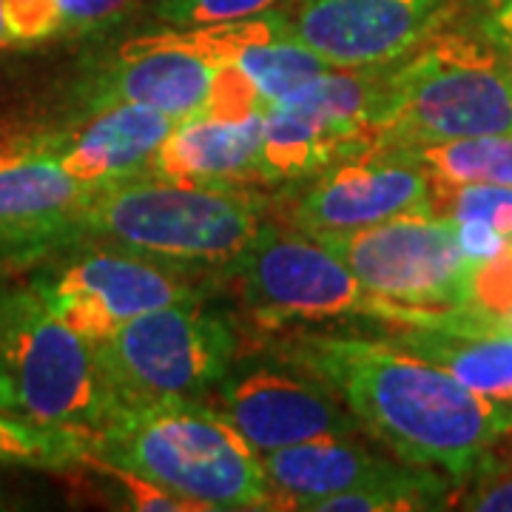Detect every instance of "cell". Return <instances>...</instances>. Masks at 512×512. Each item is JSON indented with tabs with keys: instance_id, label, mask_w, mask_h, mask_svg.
Wrapping results in <instances>:
<instances>
[{
	"instance_id": "obj_25",
	"label": "cell",
	"mask_w": 512,
	"mask_h": 512,
	"mask_svg": "<svg viewBox=\"0 0 512 512\" xmlns=\"http://www.w3.org/2000/svg\"><path fill=\"white\" fill-rule=\"evenodd\" d=\"M467 311L476 316L478 325L512 328V242L473 265Z\"/></svg>"
},
{
	"instance_id": "obj_29",
	"label": "cell",
	"mask_w": 512,
	"mask_h": 512,
	"mask_svg": "<svg viewBox=\"0 0 512 512\" xmlns=\"http://www.w3.org/2000/svg\"><path fill=\"white\" fill-rule=\"evenodd\" d=\"M6 49H32L63 35L57 0H3Z\"/></svg>"
},
{
	"instance_id": "obj_18",
	"label": "cell",
	"mask_w": 512,
	"mask_h": 512,
	"mask_svg": "<svg viewBox=\"0 0 512 512\" xmlns=\"http://www.w3.org/2000/svg\"><path fill=\"white\" fill-rule=\"evenodd\" d=\"M276 493V510H305L311 501L345 493L393 473L399 461L376 458L353 436H330L262 453Z\"/></svg>"
},
{
	"instance_id": "obj_26",
	"label": "cell",
	"mask_w": 512,
	"mask_h": 512,
	"mask_svg": "<svg viewBox=\"0 0 512 512\" xmlns=\"http://www.w3.org/2000/svg\"><path fill=\"white\" fill-rule=\"evenodd\" d=\"M83 467H92L94 473L100 478L111 481L117 490H120V498L126 501L128 510H146V512H205L197 504V501H188L180 493L168 490L157 481H148L146 476L134 473V470H126L120 464H111V461H103L97 456H86V464Z\"/></svg>"
},
{
	"instance_id": "obj_12",
	"label": "cell",
	"mask_w": 512,
	"mask_h": 512,
	"mask_svg": "<svg viewBox=\"0 0 512 512\" xmlns=\"http://www.w3.org/2000/svg\"><path fill=\"white\" fill-rule=\"evenodd\" d=\"M217 66L194 29H168L123 43L74 83L72 100L80 111L137 103L185 120L205 109Z\"/></svg>"
},
{
	"instance_id": "obj_9",
	"label": "cell",
	"mask_w": 512,
	"mask_h": 512,
	"mask_svg": "<svg viewBox=\"0 0 512 512\" xmlns=\"http://www.w3.org/2000/svg\"><path fill=\"white\" fill-rule=\"evenodd\" d=\"M387 66L328 69L262 109L256 183H302L336 160L370 151Z\"/></svg>"
},
{
	"instance_id": "obj_31",
	"label": "cell",
	"mask_w": 512,
	"mask_h": 512,
	"mask_svg": "<svg viewBox=\"0 0 512 512\" xmlns=\"http://www.w3.org/2000/svg\"><path fill=\"white\" fill-rule=\"evenodd\" d=\"M63 12V35H86L106 26L128 6V0H57Z\"/></svg>"
},
{
	"instance_id": "obj_36",
	"label": "cell",
	"mask_w": 512,
	"mask_h": 512,
	"mask_svg": "<svg viewBox=\"0 0 512 512\" xmlns=\"http://www.w3.org/2000/svg\"><path fill=\"white\" fill-rule=\"evenodd\" d=\"M0 49H6V32H3V0H0Z\"/></svg>"
},
{
	"instance_id": "obj_2",
	"label": "cell",
	"mask_w": 512,
	"mask_h": 512,
	"mask_svg": "<svg viewBox=\"0 0 512 512\" xmlns=\"http://www.w3.org/2000/svg\"><path fill=\"white\" fill-rule=\"evenodd\" d=\"M89 444V456L157 481L205 512L276 510L262 453L202 399L120 404Z\"/></svg>"
},
{
	"instance_id": "obj_5",
	"label": "cell",
	"mask_w": 512,
	"mask_h": 512,
	"mask_svg": "<svg viewBox=\"0 0 512 512\" xmlns=\"http://www.w3.org/2000/svg\"><path fill=\"white\" fill-rule=\"evenodd\" d=\"M0 365L18 413L92 433L117 407L92 342L63 325L32 285L0 291Z\"/></svg>"
},
{
	"instance_id": "obj_8",
	"label": "cell",
	"mask_w": 512,
	"mask_h": 512,
	"mask_svg": "<svg viewBox=\"0 0 512 512\" xmlns=\"http://www.w3.org/2000/svg\"><path fill=\"white\" fill-rule=\"evenodd\" d=\"M94 350L117 407L202 399L234 365L237 336L217 313L185 302L131 319Z\"/></svg>"
},
{
	"instance_id": "obj_11",
	"label": "cell",
	"mask_w": 512,
	"mask_h": 512,
	"mask_svg": "<svg viewBox=\"0 0 512 512\" xmlns=\"http://www.w3.org/2000/svg\"><path fill=\"white\" fill-rule=\"evenodd\" d=\"M416 211H433V180L402 151H365L336 160L302 180L282 208L293 231L313 239Z\"/></svg>"
},
{
	"instance_id": "obj_17",
	"label": "cell",
	"mask_w": 512,
	"mask_h": 512,
	"mask_svg": "<svg viewBox=\"0 0 512 512\" xmlns=\"http://www.w3.org/2000/svg\"><path fill=\"white\" fill-rule=\"evenodd\" d=\"M259 146L262 111L248 120H222L200 111L177 120L157 148L148 174L183 183L251 185L256 183Z\"/></svg>"
},
{
	"instance_id": "obj_23",
	"label": "cell",
	"mask_w": 512,
	"mask_h": 512,
	"mask_svg": "<svg viewBox=\"0 0 512 512\" xmlns=\"http://www.w3.org/2000/svg\"><path fill=\"white\" fill-rule=\"evenodd\" d=\"M92 453L89 433L37 424L20 413L0 410V464L66 473L83 467Z\"/></svg>"
},
{
	"instance_id": "obj_10",
	"label": "cell",
	"mask_w": 512,
	"mask_h": 512,
	"mask_svg": "<svg viewBox=\"0 0 512 512\" xmlns=\"http://www.w3.org/2000/svg\"><path fill=\"white\" fill-rule=\"evenodd\" d=\"M29 285L63 325L92 345L148 311L200 302L180 265L120 248L72 256L32 276Z\"/></svg>"
},
{
	"instance_id": "obj_34",
	"label": "cell",
	"mask_w": 512,
	"mask_h": 512,
	"mask_svg": "<svg viewBox=\"0 0 512 512\" xmlns=\"http://www.w3.org/2000/svg\"><path fill=\"white\" fill-rule=\"evenodd\" d=\"M490 453H493V456H498V458H504V461H510V464H512V424L507 427V433H504L501 439L495 441V447L490 450Z\"/></svg>"
},
{
	"instance_id": "obj_16",
	"label": "cell",
	"mask_w": 512,
	"mask_h": 512,
	"mask_svg": "<svg viewBox=\"0 0 512 512\" xmlns=\"http://www.w3.org/2000/svg\"><path fill=\"white\" fill-rule=\"evenodd\" d=\"M174 126L177 120L163 111L114 103L80 111L69 126L43 131L29 140L46 148L77 183L97 191L148 174L157 148Z\"/></svg>"
},
{
	"instance_id": "obj_14",
	"label": "cell",
	"mask_w": 512,
	"mask_h": 512,
	"mask_svg": "<svg viewBox=\"0 0 512 512\" xmlns=\"http://www.w3.org/2000/svg\"><path fill=\"white\" fill-rule=\"evenodd\" d=\"M211 393L217 396V410L259 453L330 436H356L362 430L339 396L305 370L231 365Z\"/></svg>"
},
{
	"instance_id": "obj_33",
	"label": "cell",
	"mask_w": 512,
	"mask_h": 512,
	"mask_svg": "<svg viewBox=\"0 0 512 512\" xmlns=\"http://www.w3.org/2000/svg\"><path fill=\"white\" fill-rule=\"evenodd\" d=\"M0 410H9V413H18V402H15V390L12 382L6 376V370L0 365Z\"/></svg>"
},
{
	"instance_id": "obj_21",
	"label": "cell",
	"mask_w": 512,
	"mask_h": 512,
	"mask_svg": "<svg viewBox=\"0 0 512 512\" xmlns=\"http://www.w3.org/2000/svg\"><path fill=\"white\" fill-rule=\"evenodd\" d=\"M399 151L419 163L433 183L512 188V131Z\"/></svg>"
},
{
	"instance_id": "obj_19",
	"label": "cell",
	"mask_w": 512,
	"mask_h": 512,
	"mask_svg": "<svg viewBox=\"0 0 512 512\" xmlns=\"http://www.w3.org/2000/svg\"><path fill=\"white\" fill-rule=\"evenodd\" d=\"M393 342L439 365L481 399L512 416V328H404Z\"/></svg>"
},
{
	"instance_id": "obj_32",
	"label": "cell",
	"mask_w": 512,
	"mask_h": 512,
	"mask_svg": "<svg viewBox=\"0 0 512 512\" xmlns=\"http://www.w3.org/2000/svg\"><path fill=\"white\" fill-rule=\"evenodd\" d=\"M481 23H484V29L493 35L512 86V9H504V6L487 9V6H484V18H481Z\"/></svg>"
},
{
	"instance_id": "obj_27",
	"label": "cell",
	"mask_w": 512,
	"mask_h": 512,
	"mask_svg": "<svg viewBox=\"0 0 512 512\" xmlns=\"http://www.w3.org/2000/svg\"><path fill=\"white\" fill-rule=\"evenodd\" d=\"M279 0H157L154 18L168 29H194L211 23H231V20L256 18L271 12Z\"/></svg>"
},
{
	"instance_id": "obj_15",
	"label": "cell",
	"mask_w": 512,
	"mask_h": 512,
	"mask_svg": "<svg viewBox=\"0 0 512 512\" xmlns=\"http://www.w3.org/2000/svg\"><path fill=\"white\" fill-rule=\"evenodd\" d=\"M450 0H299L291 35L333 69H373L404 57L444 15Z\"/></svg>"
},
{
	"instance_id": "obj_24",
	"label": "cell",
	"mask_w": 512,
	"mask_h": 512,
	"mask_svg": "<svg viewBox=\"0 0 512 512\" xmlns=\"http://www.w3.org/2000/svg\"><path fill=\"white\" fill-rule=\"evenodd\" d=\"M433 214L453 225H481L512 242V188L433 183Z\"/></svg>"
},
{
	"instance_id": "obj_28",
	"label": "cell",
	"mask_w": 512,
	"mask_h": 512,
	"mask_svg": "<svg viewBox=\"0 0 512 512\" xmlns=\"http://www.w3.org/2000/svg\"><path fill=\"white\" fill-rule=\"evenodd\" d=\"M453 507L467 512H512V464L487 456L467 478L456 484Z\"/></svg>"
},
{
	"instance_id": "obj_1",
	"label": "cell",
	"mask_w": 512,
	"mask_h": 512,
	"mask_svg": "<svg viewBox=\"0 0 512 512\" xmlns=\"http://www.w3.org/2000/svg\"><path fill=\"white\" fill-rule=\"evenodd\" d=\"M288 356L393 456L441 470L456 484L512 424L510 413L393 339L316 333L291 342Z\"/></svg>"
},
{
	"instance_id": "obj_3",
	"label": "cell",
	"mask_w": 512,
	"mask_h": 512,
	"mask_svg": "<svg viewBox=\"0 0 512 512\" xmlns=\"http://www.w3.org/2000/svg\"><path fill=\"white\" fill-rule=\"evenodd\" d=\"M441 20L387 66L370 151L512 131V86L493 35L484 23L470 29Z\"/></svg>"
},
{
	"instance_id": "obj_6",
	"label": "cell",
	"mask_w": 512,
	"mask_h": 512,
	"mask_svg": "<svg viewBox=\"0 0 512 512\" xmlns=\"http://www.w3.org/2000/svg\"><path fill=\"white\" fill-rule=\"evenodd\" d=\"M373 293L430 319V328L473 325L467 288L473 259L453 222L433 211L402 214L348 234L316 237Z\"/></svg>"
},
{
	"instance_id": "obj_13",
	"label": "cell",
	"mask_w": 512,
	"mask_h": 512,
	"mask_svg": "<svg viewBox=\"0 0 512 512\" xmlns=\"http://www.w3.org/2000/svg\"><path fill=\"white\" fill-rule=\"evenodd\" d=\"M94 188L77 183L55 157L20 137L0 146V265L83 245V214Z\"/></svg>"
},
{
	"instance_id": "obj_20",
	"label": "cell",
	"mask_w": 512,
	"mask_h": 512,
	"mask_svg": "<svg viewBox=\"0 0 512 512\" xmlns=\"http://www.w3.org/2000/svg\"><path fill=\"white\" fill-rule=\"evenodd\" d=\"M456 478L402 461L393 473L345 493L311 501L305 512H416L453 507Z\"/></svg>"
},
{
	"instance_id": "obj_22",
	"label": "cell",
	"mask_w": 512,
	"mask_h": 512,
	"mask_svg": "<svg viewBox=\"0 0 512 512\" xmlns=\"http://www.w3.org/2000/svg\"><path fill=\"white\" fill-rule=\"evenodd\" d=\"M231 63H237L239 69L254 80L265 106L288 97L305 83L316 80L319 74L333 69L325 57L316 55L305 43H299L291 35V29L242 46Z\"/></svg>"
},
{
	"instance_id": "obj_7",
	"label": "cell",
	"mask_w": 512,
	"mask_h": 512,
	"mask_svg": "<svg viewBox=\"0 0 512 512\" xmlns=\"http://www.w3.org/2000/svg\"><path fill=\"white\" fill-rule=\"evenodd\" d=\"M245 308L265 325L370 316L402 328H430V319L367 288L319 239L268 225L254 245L225 268Z\"/></svg>"
},
{
	"instance_id": "obj_37",
	"label": "cell",
	"mask_w": 512,
	"mask_h": 512,
	"mask_svg": "<svg viewBox=\"0 0 512 512\" xmlns=\"http://www.w3.org/2000/svg\"><path fill=\"white\" fill-rule=\"evenodd\" d=\"M9 504H6V495H3V490H0V510H6Z\"/></svg>"
},
{
	"instance_id": "obj_4",
	"label": "cell",
	"mask_w": 512,
	"mask_h": 512,
	"mask_svg": "<svg viewBox=\"0 0 512 512\" xmlns=\"http://www.w3.org/2000/svg\"><path fill=\"white\" fill-rule=\"evenodd\" d=\"M271 200L248 185H202L143 174L97 188L83 214V242L174 265L237 262L268 228Z\"/></svg>"
},
{
	"instance_id": "obj_30",
	"label": "cell",
	"mask_w": 512,
	"mask_h": 512,
	"mask_svg": "<svg viewBox=\"0 0 512 512\" xmlns=\"http://www.w3.org/2000/svg\"><path fill=\"white\" fill-rule=\"evenodd\" d=\"M265 109V100L254 86V80L239 69L237 63H220L211 94L205 103V114H214L222 120H248Z\"/></svg>"
},
{
	"instance_id": "obj_35",
	"label": "cell",
	"mask_w": 512,
	"mask_h": 512,
	"mask_svg": "<svg viewBox=\"0 0 512 512\" xmlns=\"http://www.w3.org/2000/svg\"><path fill=\"white\" fill-rule=\"evenodd\" d=\"M487 9H495V6H504V9H512V0H484Z\"/></svg>"
}]
</instances>
